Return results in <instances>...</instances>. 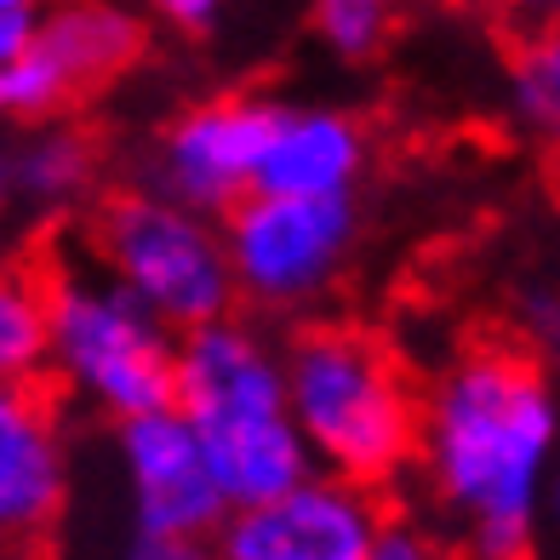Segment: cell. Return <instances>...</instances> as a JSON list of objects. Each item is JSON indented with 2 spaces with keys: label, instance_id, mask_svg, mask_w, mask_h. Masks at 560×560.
<instances>
[{
  "label": "cell",
  "instance_id": "cell-15",
  "mask_svg": "<svg viewBox=\"0 0 560 560\" xmlns=\"http://www.w3.org/2000/svg\"><path fill=\"white\" fill-rule=\"evenodd\" d=\"M509 115L521 132L560 143V23L538 30L509 63Z\"/></svg>",
  "mask_w": 560,
  "mask_h": 560
},
{
  "label": "cell",
  "instance_id": "cell-14",
  "mask_svg": "<svg viewBox=\"0 0 560 560\" xmlns=\"http://www.w3.org/2000/svg\"><path fill=\"white\" fill-rule=\"evenodd\" d=\"M52 366V303L40 275H7L0 287V372L12 389L46 384Z\"/></svg>",
  "mask_w": 560,
  "mask_h": 560
},
{
  "label": "cell",
  "instance_id": "cell-10",
  "mask_svg": "<svg viewBox=\"0 0 560 560\" xmlns=\"http://www.w3.org/2000/svg\"><path fill=\"white\" fill-rule=\"evenodd\" d=\"M384 503L338 475H315L298 492L229 509L218 526V560H361L384 532Z\"/></svg>",
  "mask_w": 560,
  "mask_h": 560
},
{
  "label": "cell",
  "instance_id": "cell-22",
  "mask_svg": "<svg viewBox=\"0 0 560 560\" xmlns=\"http://www.w3.org/2000/svg\"><path fill=\"white\" fill-rule=\"evenodd\" d=\"M521 12L538 23V30H555V23H560V0H521Z\"/></svg>",
  "mask_w": 560,
  "mask_h": 560
},
{
  "label": "cell",
  "instance_id": "cell-7",
  "mask_svg": "<svg viewBox=\"0 0 560 560\" xmlns=\"http://www.w3.org/2000/svg\"><path fill=\"white\" fill-rule=\"evenodd\" d=\"M143 52V18L120 0H58L35 40L0 63V109L12 126L69 120L97 86L126 74Z\"/></svg>",
  "mask_w": 560,
  "mask_h": 560
},
{
  "label": "cell",
  "instance_id": "cell-6",
  "mask_svg": "<svg viewBox=\"0 0 560 560\" xmlns=\"http://www.w3.org/2000/svg\"><path fill=\"white\" fill-rule=\"evenodd\" d=\"M354 195H252L223 218L241 310L258 320H303L343 287L361 252Z\"/></svg>",
  "mask_w": 560,
  "mask_h": 560
},
{
  "label": "cell",
  "instance_id": "cell-4",
  "mask_svg": "<svg viewBox=\"0 0 560 560\" xmlns=\"http://www.w3.org/2000/svg\"><path fill=\"white\" fill-rule=\"evenodd\" d=\"M46 303H52V384L69 406L97 423H132L166 412L177 400V338L172 326L109 280L92 258L86 264H46Z\"/></svg>",
  "mask_w": 560,
  "mask_h": 560
},
{
  "label": "cell",
  "instance_id": "cell-5",
  "mask_svg": "<svg viewBox=\"0 0 560 560\" xmlns=\"http://www.w3.org/2000/svg\"><path fill=\"white\" fill-rule=\"evenodd\" d=\"M86 258L120 280L177 338L241 315L223 218H207L149 184L97 195L86 218Z\"/></svg>",
  "mask_w": 560,
  "mask_h": 560
},
{
  "label": "cell",
  "instance_id": "cell-17",
  "mask_svg": "<svg viewBox=\"0 0 560 560\" xmlns=\"http://www.w3.org/2000/svg\"><path fill=\"white\" fill-rule=\"evenodd\" d=\"M361 560H446V544H441V532H429L423 521L389 515Z\"/></svg>",
  "mask_w": 560,
  "mask_h": 560
},
{
  "label": "cell",
  "instance_id": "cell-8",
  "mask_svg": "<svg viewBox=\"0 0 560 560\" xmlns=\"http://www.w3.org/2000/svg\"><path fill=\"white\" fill-rule=\"evenodd\" d=\"M275 115H280V97H258V92H223L177 109L149 143L143 184L207 218H229L241 200L258 195Z\"/></svg>",
  "mask_w": 560,
  "mask_h": 560
},
{
  "label": "cell",
  "instance_id": "cell-12",
  "mask_svg": "<svg viewBox=\"0 0 560 560\" xmlns=\"http://www.w3.org/2000/svg\"><path fill=\"white\" fill-rule=\"evenodd\" d=\"M372 166V138L361 115L338 104H280L258 195H354Z\"/></svg>",
  "mask_w": 560,
  "mask_h": 560
},
{
  "label": "cell",
  "instance_id": "cell-19",
  "mask_svg": "<svg viewBox=\"0 0 560 560\" xmlns=\"http://www.w3.org/2000/svg\"><path fill=\"white\" fill-rule=\"evenodd\" d=\"M52 7H58V0H0V63L18 58L23 46L35 40V30L46 23Z\"/></svg>",
  "mask_w": 560,
  "mask_h": 560
},
{
  "label": "cell",
  "instance_id": "cell-11",
  "mask_svg": "<svg viewBox=\"0 0 560 560\" xmlns=\"http://www.w3.org/2000/svg\"><path fill=\"white\" fill-rule=\"evenodd\" d=\"M74 457L63 412L40 389L0 395V532L12 544H46L69 515Z\"/></svg>",
  "mask_w": 560,
  "mask_h": 560
},
{
  "label": "cell",
  "instance_id": "cell-16",
  "mask_svg": "<svg viewBox=\"0 0 560 560\" xmlns=\"http://www.w3.org/2000/svg\"><path fill=\"white\" fill-rule=\"evenodd\" d=\"M310 23L338 63H366L395 30V0H310Z\"/></svg>",
  "mask_w": 560,
  "mask_h": 560
},
{
  "label": "cell",
  "instance_id": "cell-3",
  "mask_svg": "<svg viewBox=\"0 0 560 560\" xmlns=\"http://www.w3.org/2000/svg\"><path fill=\"white\" fill-rule=\"evenodd\" d=\"M292 418L320 475L384 492L418 469L423 395L400 354L349 320H303L287 338Z\"/></svg>",
  "mask_w": 560,
  "mask_h": 560
},
{
  "label": "cell",
  "instance_id": "cell-13",
  "mask_svg": "<svg viewBox=\"0 0 560 560\" xmlns=\"http://www.w3.org/2000/svg\"><path fill=\"white\" fill-rule=\"evenodd\" d=\"M97 172L104 155L74 120H40L18 126L0 149V195L7 212L23 223H63L81 207H97Z\"/></svg>",
  "mask_w": 560,
  "mask_h": 560
},
{
  "label": "cell",
  "instance_id": "cell-1",
  "mask_svg": "<svg viewBox=\"0 0 560 560\" xmlns=\"http://www.w3.org/2000/svg\"><path fill=\"white\" fill-rule=\"evenodd\" d=\"M560 469V389L521 343H469L429 377L418 487L469 560H532Z\"/></svg>",
  "mask_w": 560,
  "mask_h": 560
},
{
  "label": "cell",
  "instance_id": "cell-20",
  "mask_svg": "<svg viewBox=\"0 0 560 560\" xmlns=\"http://www.w3.org/2000/svg\"><path fill=\"white\" fill-rule=\"evenodd\" d=\"M115 560H218V549L212 538H149V532H132Z\"/></svg>",
  "mask_w": 560,
  "mask_h": 560
},
{
  "label": "cell",
  "instance_id": "cell-2",
  "mask_svg": "<svg viewBox=\"0 0 560 560\" xmlns=\"http://www.w3.org/2000/svg\"><path fill=\"white\" fill-rule=\"evenodd\" d=\"M177 412L195 423L229 509H252L315 480V452L292 418L287 338L258 315H229L177 343Z\"/></svg>",
  "mask_w": 560,
  "mask_h": 560
},
{
  "label": "cell",
  "instance_id": "cell-18",
  "mask_svg": "<svg viewBox=\"0 0 560 560\" xmlns=\"http://www.w3.org/2000/svg\"><path fill=\"white\" fill-rule=\"evenodd\" d=\"M149 12H155L172 35H189V40H200V35H212L218 23H223L229 0H149Z\"/></svg>",
  "mask_w": 560,
  "mask_h": 560
},
{
  "label": "cell",
  "instance_id": "cell-23",
  "mask_svg": "<svg viewBox=\"0 0 560 560\" xmlns=\"http://www.w3.org/2000/svg\"><path fill=\"white\" fill-rule=\"evenodd\" d=\"M544 526L560 538V469H555V480H549V498H544Z\"/></svg>",
  "mask_w": 560,
  "mask_h": 560
},
{
  "label": "cell",
  "instance_id": "cell-9",
  "mask_svg": "<svg viewBox=\"0 0 560 560\" xmlns=\"http://www.w3.org/2000/svg\"><path fill=\"white\" fill-rule=\"evenodd\" d=\"M115 452V480L132 532L149 538H218L229 521V498L218 487V469L200 446L195 423L166 406L132 423L109 429Z\"/></svg>",
  "mask_w": 560,
  "mask_h": 560
},
{
  "label": "cell",
  "instance_id": "cell-21",
  "mask_svg": "<svg viewBox=\"0 0 560 560\" xmlns=\"http://www.w3.org/2000/svg\"><path fill=\"white\" fill-rule=\"evenodd\" d=\"M521 326H526L532 343L560 349V292H532V298L521 303Z\"/></svg>",
  "mask_w": 560,
  "mask_h": 560
}]
</instances>
